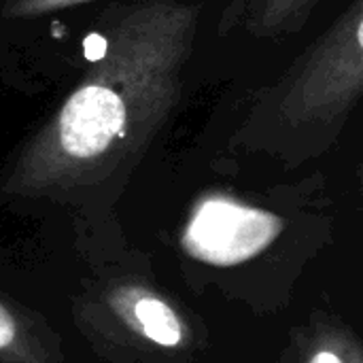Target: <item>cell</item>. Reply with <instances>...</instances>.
<instances>
[{"label":"cell","mask_w":363,"mask_h":363,"mask_svg":"<svg viewBox=\"0 0 363 363\" xmlns=\"http://www.w3.org/2000/svg\"><path fill=\"white\" fill-rule=\"evenodd\" d=\"M196 11L147 0L111 15L96 55L0 179V202L83 206L130 168L181 91Z\"/></svg>","instance_id":"6da1fadb"},{"label":"cell","mask_w":363,"mask_h":363,"mask_svg":"<svg viewBox=\"0 0 363 363\" xmlns=\"http://www.w3.org/2000/svg\"><path fill=\"white\" fill-rule=\"evenodd\" d=\"M72 321L87 345L108 362L136 349H181L187 340L183 317L149 285L125 274L87 279L72 298Z\"/></svg>","instance_id":"7a4b0ae2"},{"label":"cell","mask_w":363,"mask_h":363,"mask_svg":"<svg viewBox=\"0 0 363 363\" xmlns=\"http://www.w3.org/2000/svg\"><path fill=\"white\" fill-rule=\"evenodd\" d=\"M362 91L363 0H359L287 85L281 115L291 123L328 121L347 111Z\"/></svg>","instance_id":"3957f363"},{"label":"cell","mask_w":363,"mask_h":363,"mask_svg":"<svg viewBox=\"0 0 363 363\" xmlns=\"http://www.w3.org/2000/svg\"><path fill=\"white\" fill-rule=\"evenodd\" d=\"M283 232L277 215L238 204L228 198H208L191 217L183 247L211 266H236L266 251Z\"/></svg>","instance_id":"277c9868"},{"label":"cell","mask_w":363,"mask_h":363,"mask_svg":"<svg viewBox=\"0 0 363 363\" xmlns=\"http://www.w3.org/2000/svg\"><path fill=\"white\" fill-rule=\"evenodd\" d=\"M0 363H70L60 334L34 311L0 294Z\"/></svg>","instance_id":"5b68a950"},{"label":"cell","mask_w":363,"mask_h":363,"mask_svg":"<svg viewBox=\"0 0 363 363\" xmlns=\"http://www.w3.org/2000/svg\"><path fill=\"white\" fill-rule=\"evenodd\" d=\"M317 0H257L255 21L262 34L283 30L304 19Z\"/></svg>","instance_id":"8992f818"},{"label":"cell","mask_w":363,"mask_h":363,"mask_svg":"<svg viewBox=\"0 0 363 363\" xmlns=\"http://www.w3.org/2000/svg\"><path fill=\"white\" fill-rule=\"evenodd\" d=\"M91 0H6L2 17L6 19H40L55 11H64Z\"/></svg>","instance_id":"52a82bcc"},{"label":"cell","mask_w":363,"mask_h":363,"mask_svg":"<svg viewBox=\"0 0 363 363\" xmlns=\"http://www.w3.org/2000/svg\"><path fill=\"white\" fill-rule=\"evenodd\" d=\"M311 363H345L342 362V357L338 355V353H334V351H330V349H323V351H319Z\"/></svg>","instance_id":"ba28073f"}]
</instances>
